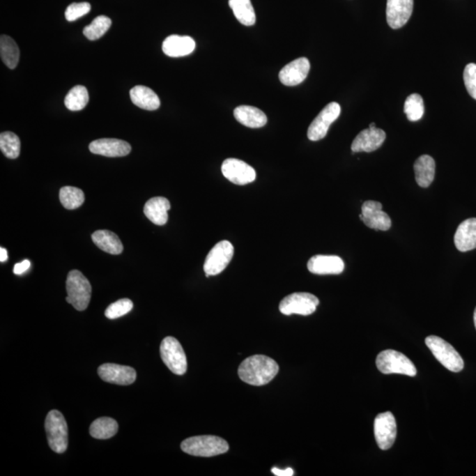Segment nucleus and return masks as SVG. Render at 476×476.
Wrapping results in <instances>:
<instances>
[{"instance_id":"nucleus-1","label":"nucleus","mask_w":476,"mask_h":476,"mask_svg":"<svg viewBox=\"0 0 476 476\" xmlns=\"http://www.w3.org/2000/svg\"><path fill=\"white\" fill-rule=\"evenodd\" d=\"M279 365L274 359L264 355L249 356L242 362L238 376L249 385L262 386L270 383L279 372Z\"/></svg>"},{"instance_id":"nucleus-2","label":"nucleus","mask_w":476,"mask_h":476,"mask_svg":"<svg viewBox=\"0 0 476 476\" xmlns=\"http://www.w3.org/2000/svg\"><path fill=\"white\" fill-rule=\"evenodd\" d=\"M182 451L197 457H214L226 454L229 446L227 441L216 436H198L182 442Z\"/></svg>"},{"instance_id":"nucleus-3","label":"nucleus","mask_w":476,"mask_h":476,"mask_svg":"<svg viewBox=\"0 0 476 476\" xmlns=\"http://www.w3.org/2000/svg\"><path fill=\"white\" fill-rule=\"evenodd\" d=\"M66 291L68 298L66 300L72 305L77 311H85L91 299L92 288L91 282L78 270L69 272L66 279Z\"/></svg>"},{"instance_id":"nucleus-4","label":"nucleus","mask_w":476,"mask_h":476,"mask_svg":"<svg viewBox=\"0 0 476 476\" xmlns=\"http://www.w3.org/2000/svg\"><path fill=\"white\" fill-rule=\"evenodd\" d=\"M425 344L434 355L436 359L446 369L452 372H461L464 369V361L458 351L438 336H429Z\"/></svg>"},{"instance_id":"nucleus-5","label":"nucleus","mask_w":476,"mask_h":476,"mask_svg":"<svg viewBox=\"0 0 476 476\" xmlns=\"http://www.w3.org/2000/svg\"><path fill=\"white\" fill-rule=\"evenodd\" d=\"M376 365L383 374H402L415 377L417 374L410 359L402 353L392 349L379 353Z\"/></svg>"},{"instance_id":"nucleus-6","label":"nucleus","mask_w":476,"mask_h":476,"mask_svg":"<svg viewBox=\"0 0 476 476\" xmlns=\"http://www.w3.org/2000/svg\"><path fill=\"white\" fill-rule=\"evenodd\" d=\"M45 431L49 447L56 454H63L68 447V427L64 415L58 410L49 412Z\"/></svg>"},{"instance_id":"nucleus-7","label":"nucleus","mask_w":476,"mask_h":476,"mask_svg":"<svg viewBox=\"0 0 476 476\" xmlns=\"http://www.w3.org/2000/svg\"><path fill=\"white\" fill-rule=\"evenodd\" d=\"M165 365L176 375H184L187 371V358L181 342L174 337L163 339L160 347Z\"/></svg>"},{"instance_id":"nucleus-8","label":"nucleus","mask_w":476,"mask_h":476,"mask_svg":"<svg viewBox=\"0 0 476 476\" xmlns=\"http://www.w3.org/2000/svg\"><path fill=\"white\" fill-rule=\"evenodd\" d=\"M319 300L317 296L309 293H293L286 296L279 302V312L284 315L298 314L309 316L314 314L317 309Z\"/></svg>"},{"instance_id":"nucleus-9","label":"nucleus","mask_w":476,"mask_h":476,"mask_svg":"<svg viewBox=\"0 0 476 476\" xmlns=\"http://www.w3.org/2000/svg\"><path fill=\"white\" fill-rule=\"evenodd\" d=\"M234 255V247L227 240L219 242L206 256L204 271L206 277L221 274L227 268Z\"/></svg>"},{"instance_id":"nucleus-10","label":"nucleus","mask_w":476,"mask_h":476,"mask_svg":"<svg viewBox=\"0 0 476 476\" xmlns=\"http://www.w3.org/2000/svg\"><path fill=\"white\" fill-rule=\"evenodd\" d=\"M339 114L341 106L339 103L332 102L326 105L309 126L307 136L309 141H318L324 139L331 125L339 118Z\"/></svg>"},{"instance_id":"nucleus-11","label":"nucleus","mask_w":476,"mask_h":476,"mask_svg":"<svg viewBox=\"0 0 476 476\" xmlns=\"http://www.w3.org/2000/svg\"><path fill=\"white\" fill-rule=\"evenodd\" d=\"M374 434L381 450H388L394 444L397 436V424L391 412L378 415L374 422Z\"/></svg>"},{"instance_id":"nucleus-12","label":"nucleus","mask_w":476,"mask_h":476,"mask_svg":"<svg viewBox=\"0 0 476 476\" xmlns=\"http://www.w3.org/2000/svg\"><path fill=\"white\" fill-rule=\"evenodd\" d=\"M222 172L229 181L238 185L251 184L256 179L255 169L239 159H226L222 165Z\"/></svg>"},{"instance_id":"nucleus-13","label":"nucleus","mask_w":476,"mask_h":476,"mask_svg":"<svg viewBox=\"0 0 476 476\" xmlns=\"http://www.w3.org/2000/svg\"><path fill=\"white\" fill-rule=\"evenodd\" d=\"M359 217L367 227L377 231H387L392 226L391 218L382 211L381 202L365 201L362 206V214Z\"/></svg>"},{"instance_id":"nucleus-14","label":"nucleus","mask_w":476,"mask_h":476,"mask_svg":"<svg viewBox=\"0 0 476 476\" xmlns=\"http://www.w3.org/2000/svg\"><path fill=\"white\" fill-rule=\"evenodd\" d=\"M414 0H387L386 21L392 29H398L406 25L410 19Z\"/></svg>"},{"instance_id":"nucleus-15","label":"nucleus","mask_w":476,"mask_h":476,"mask_svg":"<svg viewBox=\"0 0 476 476\" xmlns=\"http://www.w3.org/2000/svg\"><path fill=\"white\" fill-rule=\"evenodd\" d=\"M98 375L103 381L111 384L128 385L136 381V371L129 366L105 364L98 368Z\"/></svg>"},{"instance_id":"nucleus-16","label":"nucleus","mask_w":476,"mask_h":476,"mask_svg":"<svg viewBox=\"0 0 476 476\" xmlns=\"http://www.w3.org/2000/svg\"><path fill=\"white\" fill-rule=\"evenodd\" d=\"M386 135L382 129L369 128L356 136L351 145L353 153H371L377 151L385 141Z\"/></svg>"},{"instance_id":"nucleus-17","label":"nucleus","mask_w":476,"mask_h":476,"mask_svg":"<svg viewBox=\"0 0 476 476\" xmlns=\"http://www.w3.org/2000/svg\"><path fill=\"white\" fill-rule=\"evenodd\" d=\"M89 151L93 154L107 156V158H122L132 151L128 142L118 139H100L89 145Z\"/></svg>"},{"instance_id":"nucleus-18","label":"nucleus","mask_w":476,"mask_h":476,"mask_svg":"<svg viewBox=\"0 0 476 476\" xmlns=\"http://www.w3.org/2000/svg\"><path fill=\"white\" fill-rule=\"evenodd\" d=\"M311 64L306 58L295 59L285 66L279 73V81L282 84L294 86L301 84L309 75Z\"/></svg>"},{"instance_id":"nucleus-19","label":"nucleus","mask_w":476,"mask_h":476,"mask_svg":"<svg viewBox=\"0 0 476 476\" xmlns=\"http://www.w3.org/2000/svg\"><path fill=\"white\" fill-rule=\"evenodd\" d=\"M307 268L314 275H339L344 271L345 264L338 256L316 255L309 259Z\"/></svg>"},{"instance_id":"nucleus-20","label":"nucleus","mask_w":476,"mask_h":476,"mask_svg":"<svg viewBox=\"0 0 476 476\" xmlns=\"http://www.w3.org/2000/svg\"><path fill=\"white\" fill-rule=\"evenodd\" d=\"M195 48L194 40L186 36L172 35L162 43V52L171 58L190 55Z\"/></svg>"},{"instance_id":"nucleus-21","label":"nucleus","mask_w":476,"mask_h":476,"mask_svg":"<svg viewBox=\"0 0 476 476\" xmlns=\"http://www.w3.org/2000/svg\"><path fill=\"white\" fill-rule=\"evenodd\" d=\"M454 244L462 252L476 248V218H469L459 224L454 235Z\"/></svg>"},{"instance_id":"nucleus-22","label":"nucleus","mask_w":476,"mask_h":476,"mask_svg":"<svg viewBox=\"0 0 476 476\" xmlns=\"http://www.w3.org/2000/svg\"><path fill=\"white\" fill-rule=\"evenodd\" d=\"M169 209H171V203L168 199L155 197L146 203L144 214L154 224L162 226L168 222Z\"/></svg>"},{"instance_id":"nucleus-23","label":"nucleus","mask_w":476,"mask_h":476,"mask_svg":"<svg viewBox=\"0 0 476 476\" xmlns=\"http://www.w3.org/2000/svg\"><path fill=\"white\" fill-rule=\"evenodd\" d=\"M234 116L236 121L249 128H261L268 123L265 113L254 106H239L235 109Z\"/></svg>"},{"instance_id":"nucleus-24","label":"nucleus","mask_w":476,"mask_h":476,"mask_svg":"<svg viewBox=\"0 0 476 476\" xmlns=\"http://www.w3.org/2000/svg\"><path fill=\"white\" fill-rule=\"evenodd\" d=\"M130 98L133 105L146 111H155L161 106L158 95L148 86H135L130 91Z\"/></svg>"},{"instance_id":"nucleus-25","label":"nucleus","mask_w":476,"mask_h":476,"mask_svg":"<svg viewBox=\"0 0 476 476\" xmlns=\"http://www.w3.org/2000/svg\"><path fill=\"white\" fill-rule=\"evenodd\" d=\"M415 181L422 188H427L435 178L436 163L428 155L420 156L414 164Z\"/></svg>"},{"instance_id":"nucleus-26","label":"nucleus","mask_w":476,"mask_h":476,"mask_svg":"<svg viewBox=\"0 0 476 476\" xmlns=\"http://www.w3.org/2000/svg\"><path fill=\"white\" fill-rule=\"evenodd\" d=\"M92 240L98 248L109 254H121L124 249L118 236L109 231H98L93 233Z\"/></svg>"},{"instance_id":"nucleus-27","label":"nucleus","mask_w":476,"mask_h":476,"mask_svg":"<svg viewBox=\"0 0 476 476\" xmlns=\"http://www.w3.org/2000/svg\"><path fill=\"white\" fill-rule=\"evenodd\" d=\"M229 5L235 17L241 24L252 26L256 22V15L251 0H229Z\"/></svg>"},{"instance_id":"nucleus-28","label":"nucleus","mask_w":476,"mask_h":476,"mask_svg":"<svg viewBox=\"0 0 476 476\" xmlns=\"http://www.w3.org/2000/svg\"><path fill=\"white\" fill-rule=\"evenodd\" d=\"M0 55L3 63L10 69L17 66L20 59V49L15 40L8 36L2 35L0 38Z\"/></svg>"},{"instance_id":"nucleus-29","label":"nucleus","mask_w":476,"mask_h":476,"mask_svg":"<svg viewBox=\"0 0 476 476\" xmlns=\"http://www.w3.org/2000/svg\"><path fill=\"white\" fill-rule=\"evenodd\" d=\"M118 431V424L114 419L109 417H101L96 419L89 429V432L93 438L96 439H109L116 434Z\"/></svg>"},{"instance_id":"nucleus-30","label":"nucleus","mask_w":476,"mask_h":476,"mask_svg":"<svg viewBox=\"0 0 476 476\" xmlns=\"http://www.w3.org/2000/svg\"><path fill=\"white\" fill-rule=\"evenodd\" d=\"M89 102L88 89L84 86H73L65 98L66 107L72 112L82 111Z\"/></svg>"},{"instance_id":"nucleus-31","label":"nucleus","mask_w":476,"mask_h":476,"mask_svg":"<svg viewBox=\"0 0 476 476\" xmlns=\"http://www.w3.org/2000/svg\"><path fill=\"white\" fill-rule=\"evenodd\" d=\"M59 199L65 208L73 210L82 206L85 201V195L81 189L65 186L59 192Z\"/></svg>"},{"instance_id":"nucleus-32","label":"nucleus","mask_w":476,"mask_h":476,"mask_svg":"<svg viewBox=\"0 0 476 476\" xmlns=\"http://www.w3.org/2000/svg\"><path fill=\"white\" fill-rule=\"evenodd\" d=\"M0 149L6 158L16 159L21 152V141L15 133L5 132L0 135Z\"/></svg>"},{"instance_id":"nucleus-33","label":"nucleus","mask_w":476,"mask_h":476,"mask_svg":"<svg viewBox=\"0 0 476 476\" xmlns=\"http://www.w3.org/2000/svg\"><path fill=\"white\" fill-rule=\"evenodd\" d=\"M111 26L112 20L107 17V16H98L91 24L85 26L84 29H83V34L89 40L95 41V40H98L102 36H105L106 32L111 28Z\"/></svg>"},{"instance_id":"nucleus-34","label":"nucleus","mask_w":476,"mask_h":476,"mask_svg":"<svg viewBox=\"0 0 476 476\" xmlns=\"http://www.w3.org/2000/svg\"><path fill=\"white\" fill-rule=\"evenodd\" d=\"M404 112L409 121H420L424 114V99L418 94H412L406 99Z\"/></svg>"},{"instance_id":"nucleus-35","label":"nucleus","mask_w":476,"mask_h":476,"mask_svg":"<svg viewBox=\"0 0 476 476\" xmlns=\"http://www.w3.org/2000/svg\"><path fill=\"white\" fill-rule=\"evenodd\" d=\"M133 304L130 299L124 298L113 302L105 311V316L109 319H116L129 314L132 311Z\"/></svg>"},{"instance_id":"nucleus-36","label":"nucleus","mask_w":476,"mask_h":476,"mask_svg":"<svg viewBox=\"0 0 476 476\" xmlns=\"http://www.w3.org/2000/svg\"><path fill=\"white\" fill-rule=\"evenodd\" d=\"M91 6L88 2L72 3L66 10V19L75 22L91 12Z\"/></svg>"},{"instance_id":"nucleus-37","label":"nucleus","mask_w":476,"mask_h":476,"mask_svg":"<svg viewBox=\"0 0 476 476\" xmlns=\"http://www.w3.org/2000/svg\"><path fill=\"white\" fill-rule=\"evenodd\" d=\"M464 83L466 89L472 98L476 100V64L470 63L464 70Z\"/></svg>"},{"instance_id":"nucleus-38","label":"nucleus","mask_w":476,"mask_h":476,"mask_svg":"<svg viewBox=\"0 0 476 476\" xmlns=\"http://www.w3.org/2000/svg\"><path fill=\"white\" fill-rule=\"evenodd\" d=\"M31 261H28V259H25V261L18 263V264L15 266V268H13V272H15V275H21L28 271L29 268H31Z\"/></svg>"},{"instance_id":"nucleus-39","label":"nucleus","mask_w":476,"mask_h":476,"mask_svg":"<svg viewBox=\"0 0 476 476\" xmlns=\"http://www.w3.org/2000/svg\"><path fill=\"white\" fill-rule=\"evenodd\" d=\"M272 473L276 476H292L295 473L292 468H288L286 469H279L278 468H272Z\"/></svg>"},{"instance_id":"nucleus-40","label":"nucleus","mask_w":476,"mask_h":476,"mask_svg":"<svg viewBox=\"0 0 476 476\" xmlns=\"http://www.w3.org/2000/svg\"><path fill=\"white\" fill-rule=\"evenodd\" d=\"M8 251H6V249L5 248H0V261L6 262L8 261Z\"/></svg>"},{"instance_id":"nucleus-41","label":"nucleus","mask_w":476,"mask_h":476,"mask_svg":"<svg viewBox=\"0 0 476 476\" xmlns=\"http://www.w3.org/2000/svg\"><path fill=\"white\" fill-rule=\"evenodd\" d=\"M474 322H475V329H476V308H475V312H474Z\"/></svg>"},{"instance_id":"nucleus-42","label":"nucleus","mask_w":476,"mask_h":476,"mask_svg":"<svg viewBox=\"0 0 476 476\" xmlns=\"http://www.w3.org/2000/svg\"><path fill=\"white\" fill-rule=\"evenodd\" d=\"M369 128H376V125L374 124V123H371V124L369 125Z\"/></svg>"}]
</instances>
